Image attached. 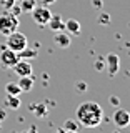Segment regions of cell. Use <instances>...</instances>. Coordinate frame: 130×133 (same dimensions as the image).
<instances>
[{
	"mask_svg": "<svg viewBox=\"0 0 130 133\" xmlns=\"http://www.w3.org/2000/svg\"><path fill=\"white\" fill-rule=\"evenodd\" d=\"M5 93L7 95H20L22 93V90H20V87L17 85V83H7L5 85Z\"/></svg>",
	"mask_w": 130,
	"mask_h": 133,
	"instance_id": "18",
	"label": "cell"
},
{
	"mask_svg": "<svg viewBox=\"0 0 130 133\" xmlns=\"http://www.w3.org/2000/svg\"><path fill=\"white\" fill-rule=\"evenodd\" d=\"M47 25L50 27V30L52 32H62V30H65V22L62 20V17L60 15H53L50 17V20L47 22Z\"/></svg>",
	"mask_w": 130,
	"mask_h": 133,
	"instance_id": "9",
	"label": "cell"
},
{
	"mask_svg": "<svg viewBox=\"0 0 130 133\" xmlns=\"http://www.w3.org/2000/svg\"><path fill=\"white\" fill-rule=\"evenodd\" d=\"M17 85L20 87L22 91H30L33 88V77L32 75H25V77H20V80Z\"/></svg>",
	"mask_w": 130,
	"mask_h": 133,
	"instance_id": "11",
	"label": "cell"
},
{
	"mask_svg": "<svg viewBox=\"0 0 130 133\" xmlns=\"http://www.w3.org/2000/svg\"><path fill=\"white\" fill-rule=\"evenodd\" d=\"M108 102H110V105L112 107H120V98L119 97H110V98H108Z\"/></svg>",
	"mask_w": 130,
	"mask_h": 133,
	"instance_id": "23",
	"label": "cell"
},
{
	"mask_svg": "<svg viewBox=\"0 0 130 133\" xmlns=\"http://www.w3.org/2000/svg\"><path fill=\"white\" fill-rule=\"evenodd\" d=\"M12 68H14V72L18 75V77H25V75H32V65H30V62L28 60H22V58H20L18 62H17V63L12 66Z\"/></svg>",
	"mask_w": 130,
	"mask_h": 133,
	"instance_id": "8",
	"label": "cell"
},
{
	"mask_svg": "<svg viewBox=\"0 0 130 133\" xmlns=\"http://www.w3.org/2000/svg\"><path fill=\"white\" fill-rule=\"evenodd\" d=\"M78 130H80V123L77 120H72V118L65 120L64 128H62V131H78Z\"/></svg>",
	"mask_w": 130,
	"mask_h": 133,
	"instance_id": "15",
	"label": "cell"
},
{
	"mask_svg": "<svg viewBox=\"0 0 130 133\" xmlns=\"http://www.w3.org/2000/svg\"><path fill=\"white\" fill-rule=\"evenodd\" d=\"M5 118H7V110L5 108H0V122H3Z\"/></svg>",
	"mask_w": 130,
	"mask_h": 133,
	"instance_id": "25",
	"label": "cell"
},
{
	"mask_svg": "<svg viewBox=\"0 0 130 133\" xmlns=\"http://www.w3.org/2000/svg\"><path fill=\"white\" fill-rule=\"evenodd\" d=\"M30 14H32L33 22H35L37 25H42V27L47 25V22L50 20V17H52V12H50V8L47 5H42V7L35 5V8H33Z\"/></svg>",
	"mask_w": 130,
	"mask_h": 133,
	"instance_id": "4",
	"label": "cell"
},
{
	"mask_svg": "<svg viewBox=\"0 0 130 133\" xmlns=\"http://www.w3.org/2000/svg\"><path fill=\"white\" fill-rule=\"evenodd\" d=\"M112 122L119 128H125V127H128V123H130V113L127 110H123V108H117L114 111V115H112Z\"/></svg>",
	"mask_w": 130,
	"mask_h": 133,
	"instance_id": "7",
	"label": "cell"
},
{
	"mask_svg": "<svg viewBox=\"0 0 130 133\" xmlns=\"http://www.w3.org/2000/svg\"><path fill=\"white\" fill-rule=\"evenodd\" d=\"M44 2V5H52V3H55L57 0H42Z\"/></svg>",
	"mask_w": 130,
	"mask_h": 133,
	"instance_id": "26",
	"label": "cell"
},
{
	"mask_svg": "<svg viewBox=\"0 0 130 133\" xmlns=\"http://www.w3.org/2000/svg\"><path fill=\"white\" fill-rule=\"evenodd\" d=\"M18 53V58H22V60H33V58H37V50L35 48H22L20 52H17Z\"/></svg>",
	"mask_w": 130,
	"mask_h": 133,
	"instance_id": "14",
	"label": "cell"
},
{
	"mask_svg": "<svg viewBox=\"0 0 130 133\" xmlns=\"http://www.w3.org/2000/svg\"><path fill=\"white\" fill-rule=\"evenodd\" d=\"M17 3V0H0V7L3 8V10H10V7Z\"/></svg>",
	"mask_w": 130,
	"mask_h": 133,
	"instance_id": "22",
	"label": "cell"
},
{
	"mask_svg": "<svg viewBox=\"0 0 130 133\" xmlns=\"http://www.w3.org/2000/svg\"><path fill=\"white\" fill-rule=\"evenodd\" d=\"M37 5V0H20V8L22 12H32Z\"/></svg>",
	"mask_w": 130,
	"mask_h": 133,
	"instance_id": "17",
	"label": "cell"
},
{
	"mask_svg": "<svg viewBox=\"0 0 130 133\" xmlns=\"http://www.w3.org/2000/svg\"><path fill=\"white\" fill-rule=\"evenodd\" d=\"M18 60H20L18 53L14 52V50H10V48H3L2 53H0V63L5 66V68H12Z\"/></svg>",
	"mask_w": 130,
	"mask_h": 133,
	"instance_id": "6",
	"label": "cell"
},
{
	"mask_svg": "<svg viewBox=\"0 0 130 133\" xmlns=\"http://www.w3.org/2000/svg\"><path fill=\"white\" fill-rule=\"evenodd\" d=\"M65 30L67 32H70L72 35H80V23H78V20H75V18H69L65 22Z\"/></svg>",
	"mask_w": 130,
	"mask_h": 133,
	"instance_id": "12",
	"label": "cell"
},
{
	"mask_svg": "<svg viewBox=\"0 0 130 133\" xmlns=\"http://www.w3.org/2000/svg\"><path fill=\"white\" fill-rule=\"evenodd\" d=\"M87 88H89L87 82H77V85H75V90H77L78 93H85Z\"/></svg>",
	"mask_w": 130,
	"mask_h": 133,
	"instance_id": "21",
	"label": "cell"
},
{
	"mask_svg": "<svg viewBox=\"0 0 130 133\" xmlns=\"http://www.w3.org/2000/svg\"><path fill=\"white\" fill-rule=\"evenodd\" d=\"M97 22H98L100 25H108V23H110V15H108V14H105V12H102V14L98 15Z\"/></svg>",
	"mask_w": 130,
	"mask_h": 133,
	"instance_id": "19",
	"label": "cell"
},
{
	"mask_svg": "<svg viewBox=\"0 0 130 133\" xmlns=\"http://www.w3.org/2000/svg\"><path fill=\"white\" fill-rule=\"evenodd\" d=\"M95 70H97V72H103V70H105V58L103 57H100V58L95 60Z\"/></svg>",
	"mask_w": 130,
	"mask_h": 133,
	"instance_id": "20",
	"label": "cell"
},
{
	"mask_svg": "<svg viewBox=\"0 0 130 133\" xmlns=\"http://www.w3.org/2000/svg\"><path fill=\"white\" fill-rule=\"evenodd\" d=\"M30 110H32L37 116H45V115H47V107H45L44 103H39V105L32 103V105H30Z\"/></svg>",
	"mask_w": 130,
	"mask_h": 133,
	"instance_id": "16",
	"label": "cell"
},
{
	"mask_svg": "<svg viewBox=\"0 0 130 133\" xmlns=\"http://www.w3.org/2000/svg\"><path fill=\"white\" fill-rule=\"evenodd\" d=\"M17 28H18V17L14 15L10 10H3V14H0V33L7 37Z\"/></svg>",
	"mask_w": 130,
	"mask_h": 133,
	"instance_id": "2",
	"label": "cell"
},
{
	"mask_svg": "<svg viewBox=\"0 0 130 133\" xmlns=\"http://www.w3.org/2000/svg\"><path fill=\"white\" fill-rule=\"evenodd\" d=\"M77 122L80 127L85 128H95L103 120V108L95 102H83L77 107Z\"/></svg>",
	"mask_w": 130,
	"mask_h": 133,
	"instance_id": "1",
	"label": "cell"
},
{
	"mask_svg": "<svg viewBox=\"0 0 130 133\" xmlns=\"http://www.w3.org/2000/svg\"><path fill=\"white\" fill-rule=\"evenodd\" d=\"M3 105H5L7 108H10V110H18V108H20V98H18V95H7Z\"/></svg>",
	"mask_w": 130,
	"mask_h": 133,
	"instance_id": "13",
	"label": "cell"
},
{
	"mask_svg": "<svg viewBox=\"0 0 130 133\" xmlns=\"http://www.w3.org/2000/svg\"><path fill=\"white\" fill-rule=\"evenodd\" d=\"M53 42H55L60 48H69L70 43H72L70 35H67L64 30H62V32H55V35H53Z\"/></svg>",
	"mask_w": 130,
	"mask_h": 133,
	"instance_id": "10",
	"label": "cell"
},
{
	"mask_svg": "<svg viewBox=\"0 0 130 133\" xmlns=\"http://www.w3.org/2000/svg\"><path fill=\"white\" fill-rule=\"evenodd\" d=\"M92 5H94L95 8H97V10H102V7H103V2H102V0H94V2H92Z\"/></svg>",
	"mask_w": 130,
	"mask_h": 133,
	"instance_id": "24",
	"label": "cell"
},
{
	"mask_svg": "<svg viewBox=\"0 0 130 133\" xmlns=\"http://www.w3.org/2000/svg\"><path fill=\"white\" fill-rule=\"evenodd\" d=\"M105 70H107V73L110 75V77H115V75L119 73V70H120V57H119V53H114V52L107 53V57H105Z\"/></svg>",
	"mask_w": 130,
	"mask_h": 133,
	"instance_id": "5",
	"label": "cell"
},
{
	"mask_svg": "<svg viewBox=\"0 0 130 133\" xmlns=\"http://www.w3.org/2000/svg\"><path fill=\"white\" fill-rule=\"evenodd\" d=\"M5 45H7V48L14 50V52H20L22 48L27 47V37H25L22 32L15 30V32H12V33L7 35Z\"/></svg>",
	"mask_w": 130,
	"mask_h": 133,
	"instance_id": "3",
	"label": "cell"
}]
</instances>
